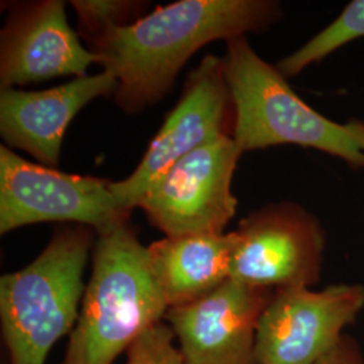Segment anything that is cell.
<instances>
[{
    "label": "cell",
    "instance_id": "cell-1",
    "mask_svg": "<svg viewBox=\"0 0 364 364\" xmlns=\"http://www.w3.org/2000/svg\"><path fill=\"white\" fill-rule=\"evenodd\" d=\"M272 0H181L92 38L97 64L117 77L115 103L138 114L158 103L188 60L218 39L263 31L281 18Z\"/></svg>",
    "mask_w": 364,
    "mask_h": 364
},
{
    "label": "cell",
    "instance_id": "cell-2",
    "mask_svg": "<svg viewBox=\"0 0 364 364\" xmlns=\"http://www.w3.org/2000/svg\"><path fill=\"white\" fill-rule=\"evenodd\" d=\"M169 306L130 225L99 235L77 324L60 364H112L165 320Z\"/></svg>",
    "mask_w": 364,
    "mask_h": 364
},
{
    "label": "cell",
    "instance_id": "cell-3",
    "mask_svg": "<svg viewBox=\"0 0 364 364\" xmlns=\"http://www.w3.org/2000/svg\"><path fill=\"white\" fill-rule=\"evenodd\" d=\"M223 64L234 107L232 138L242 153L294 144L364 170V122L338 123L313 109L246 37L227 41Z\"/></svg>",
    "mask_w": 364,
    "mask_h": 364
},
{
    "label": "cell",
    "instance_id": "cell-4",
    "mask_svg": "<svg viewBox=\"0 0 364 364\" xmlns=\"http://www.w3.org/2000/svg\"><path fill=\"white\" fill-rule=\"evenodd\" d=\"M93 230L58 228L36 259L0 278V326L10 364H45L77 324Z\"/></svg>",
    "mask_w": 364,
    "mask_h": 364
},
{
    "label": "cell",
    "instance_id": "cell-5",
    "mask_svg": "<svg viewBox=\"0 0 364 364\" xmlns=\"http://www.w3.org/2000/svg\"><path fill=\"white\" fill-rule=\"evenodd\" d=\"M112 181L66 174L28 162L0 147V234L48 221L90 227L99 235L129 224L117 204Z\"/></svg>",
    "mask_w": 364,
    "mask_h": 364
},
{
    "label": "cell",
    "instance_id": "cell-6",
    "mask_svg": "<svg viewBox=\"0 0 364 364\" xmlns=\"http://www.w3.org/2000/svg\"><path fill=\"white\" fill-rule=\"evenodd\" d=\"M240 156L232 135L221 134L176 162L138 207L166 236L224 232L236 213L232 178Z\"/></svg>",
    "mask_w": 364,
    "mask_h": 364
},
{
    "label": "cell",
    "instance_id": "cell-7",
    "mask_svg": "<svg viewBox=\"0 0 364 364\" xmlns=\"http://www.w3.org/2000/svg\"><path fill=\"white\" fill-rule=\"evenodd\" d=\"M363 311L360 284L274 290L257 331V364H316Z\"/></svg>",
    "mask_w": 364,
    "mask_h": 364
},
{
    "label": "cell",
    "instance_id": "cell-8",
    "mask_svg": "<svg viewBox=\"0 0 364 364\" xmlns=\"http://www.w3.org/2000/svg\"><path fill=\"white\" fill-rule=\"evenodd\" d=\"M236 234L231 278L273 290L312 289L320 282L326 234L308 210L273 204L240 221Z\"/></svg>",
    "mask_w": 364,
    "mask_h": 364
},
{
    "label": "cell",
    "instance_id": "cell-9",
    "mask_svg": "<svg viewBox=\"0 0 364 364\" xmlns=\"http://www.w3.org/2000/svg\"><path fill=\"white\" fill-rule=\"evenodd\" d=\"M231 95L223 58L205 55L186 78L181 99L127 178L112 182L117 204L131 212L146 192L168 170L224 132Z\"/></svg>",
    "mask_w": 364,
    "mask_h": 364
},
{
    "label": "cell",
    "instance_id": "cell-10",
    "mask_svg": "<svg viewBox=\"0 0 364 364\" xmlns=\"http://www.w3.org/2000/svg\"><path fill=\"white\" fill-rule=\"evenodd\" d=\"M273 294L230 278L203 299L169 308L165 320L183 364H257V331Z\"/></svg>",
    "mask_w": 364,
    "mask_h": 364
},
{
    "label": "cell",
    "instance_id": "cell-11",
    "mask_svg": "<svg viewBox=\"0 0 364 364\" xmlns=\"http://www.w3.org/2000/svg\"><path fill=\"white\" fill-rule=\"evenodd\" d=\"M92 64H97V55L69 26L64 1L14 7L0 39L1 90L64 76L84 77Z\"/></svg>",
    "mask_w": 364,
    "mask_h": 364
},
{
    "label": "cell",
    "instance_id": "cell-12",
    "mask_svg": "<svg viewBox=\"0 0 364 364\" xmlns=\"http://www.w3.org/2000/svg\"><path fill=\"white\" fill-rule=\"evenodd\" d=\"M117 77L103 70L46 91L0 92V134L7 147L19 149L43 166L60 162L63 138L78 111L100 96L115 95Z\"/></svg>",
    "mask_w": 364,
    "mask_h": 364
},
{
    "label": "cell",
    "instance_id": "cell-13",
    "mask_svg": "<svg viewBox=\"0 0 364 364\" xmlns=\"http://www.w3.org/2000/svg\"><path fill=\"white\" fill-rule=\"evenodd\" d=\"M237 234L166 236L149 247L150 266L169 308L205 297L231 278Z\"/></svg>",
    "mask_w": 364,
    "mask_h": 364
},
{
    "label": "cell",
    "instance_id": "cell-14",
    "mask_svg": "<svg viewBox=\"0 0 364 364\" xmlns=\"http://www.w3.org/2000/svg\"><path fill=\"white\" fill-rule=\"evenodd\" d=\"M359 38H364V0H352L332 23L279 61L277 68L287 78L297 76L308 66Z\"/></svg>",
    "mask_w": 364,
    "mask_h": 364
},
{
    "label": "cell",
    "instance_id": "cell-15",
    "mask_svg": "<svg viewBox=\"0 0 364 364\" xmlns=\"http://www.w3.org/2000/svg\"><path fill=\"white\" fill-rule=\"evenodd\" d=\"M80 27L92 38L111 27L124 26V21L142 9L144 3L123 0H73Z\"/></svg>",
    "mask_w": 364,
    "mask_h": 364
},
{
    "label": "cell",
    "instance_id": "cell-16",
    "mask_svg": "<svg viewBox=\"0 0 364 364\" xmlns=\"http://www.w3.org/2000/svg\"><path fill=\"white\" fill-rule=\"evenodd\" d=\"M169 324L159 323L138 338L126 352V364H183Z\"/></svg>",
    "mask_w": 364,
    "mask_h": 364
},
{
    "label": "cell",
    "instance_id": "cell-17",
    "mask_svg": "<svg viewBox=\"0 0 364 364\" xmlns=\"http://www.w3.org/2000/svg\"><path fill=\"white\" fill-rule=\"evenodd\" d=\"M316 364H364V352L356 338L346 335L332 351Z\"/></svg>",
    "mask_w": 364,
    "mask_h": 364
}]
</instances>
